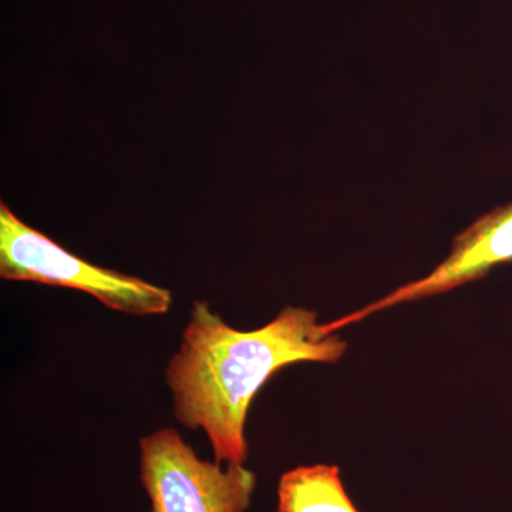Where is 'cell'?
Returning <instances> with one entry per match:
<instances>
[{
  "mask_svg": "<svg viewBox=\"0 0 512 512\" xmlns=\"http://www.w3.org/2000/svg\"><path fill=\"white\" fill-rule=\"evenodd\" d=\"M346 350L348 343L326 333L311 309L286 306L262 328L238 330L207 302H194L180 348L165 369L175 419L204 431L214 461L245 466L248 410L265 383L295 363H338Z\"/></svg>",
  "mask_w": 512,
  "mask_h": 512,
  "instance_id": "obj_1",
  "label": "cell"
},
{
  "mask_svg": "<svg viewBox=\"0 0 512 512\" xmlns=\"http://www.w3.org/2000/svg\"><path fill=\"white\" fill-rule=\"evenodd\" d=\"M276 512H360L350 500L338 466L313 464L279 478Z\"/></svg>",
  "mask_w": 512,
  "mask_h": 512,
  "instance_id": "obj_5",
  "label": "cell"
},
{
  "mask_svg": "<svg viewBox=\"0 0 512 512\" xmlns=\"http://www.w3.org/2000/svg\"><path fill=\"white\" fill-rule=\"evenodd\" d=\"M0 276L6 281L76 289L111 311L133 316L164 315L173 303L168 289L70 254L20 220L5 201L0 202Z\"/></svg>",
  "mask_w": 512,
  "mask_h": 512,
  "instance_id": "obj_2",
  "label": "cell"
},
{
  "mask_svg": "<svg viewBox=\"0 0 512 512\" xmlns=\"http://www.w3.org/2000/svg\"><path fill=\"white\" fill-rule=\"evenodd\" d=\"M140 480L150 512H245L256 487L247 467L202 460L170 427L141 439Z\"/></svg>",
  "mask_w": 512,
  "mask_h": 512,
  "instance_id": "obj_3",
  "label": "cell"
},
{
  "mask_svg": "<svg viewBox=\"0 0 512 512\" xmlns=\"http://www.w3.org/2000/svg\"><path fill=\"white\" fill-rule=\"evenodd\" d=\"M512 262V202L495 208L454 238L450 254L429 275L394 289L377 299L329 323H323L326 333L362 322L377 312L386 311L402 303L421 301L431 296L453 291L468 282L488 275L494 266Z\"/></svg>",
  "mask_w": 512,
  "mask_h": 512,
  "instance_id": "obj_4",
  "label": "cell"
}]
</instances>
